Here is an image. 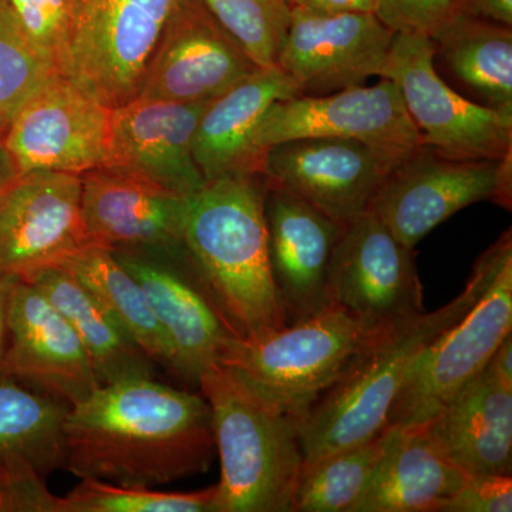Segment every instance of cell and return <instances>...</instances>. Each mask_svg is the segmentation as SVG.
<instances>
[{"label":"cell","instance_id":"obj_1","mask_svg":"<svg viewBox=\"0 0 512 512\" xmlns=\"http://www.w3.org/2000/svg\"><path fill=\"white\" fill-rule=\"evenodd\" d=\"M217 448L202 393L154 376L100 384L64 420V463L73 476L156 488L210 470Z\"/></svg>","mask_w":512,"mask_h":512},{"label":"cell","instance_id":"obj_2","mask_svg":"<svg viewBox=\"0 0 512 512\" xmlns=\"http://www.w3.org/2000/svg\"><path fill=\"white\" fill-rule=\"evenodd\" d=\"M512 252L511 229L474 264L466 288L437 311L379 330L357 352L299 426L303 464L375 439L389 429L393 404L417 357L480 298Z\"/></svg>","mask_w":512,"mask_h":512},{"label":"cell","instance_id":"obj_3","mask_svg":"<svg viewBox=\"0 0 512 512\" xmlns=\"http://www.w3.org/2000/svg\"><path fill=\"white\" fill-rule=\"evenodd\" d=\"M266 187L256 173L207 181L185 202L184 241L195 272L239 339L286 325L269 265Z\"/></svg>","mask_w":512,"mask_h":512},{"label":"cell","instance_id":"obj_4","mask_svg":"<svg viewBox=\"0 0 512 512\" xmlns=\"http://www.w3.org/2000/svg\"><path fill=\"white\" fill-rule=\"evenodd\" d=\"M198 389L221 461L217 512H291L303 467L298 421L221 363L202 373Z\"/></svg>","mask_w":512,"mask_h":512},{"label":"cell","instance_id":"obj_5","mask_svg":"<svg viewBox=\"0 0 512 512\" xmlns=\"http://www.w3.org/2000/svg\"><path fill=\"white\" fill-rule=\"evenodd\" d=\"M377 332L340 306L330 305L262 338H232L218 363L247 377L301 426Z\"/></svg>","mask_w":512,"mask_h":512},{"label":"cell","instance_id":"obj_6","mask_svg":"<svg viewBox=\"0 0 512 512\" xmlns=\"http://www.w3.org/2000/svg\"><path fill=\"white\" fill-rule=\"evenodd\" d=\"M382 77L399 87L421 146L451 160H503L512 153V111L480 106L448 86L434 69L429 36L394 33Z\"/></svg>","mask_w":512,"mask_h":512},{"label":"cell","instance_id":"obj_7","mask_svg":"<svg viewBox=\"0 0 512 512\" xmlns=\"http://www.w3.org/2000/svg\"><path fill=\"white\" fill-rule=\"evenodd\" d=\"M178 0H74L66 79L110 109L137 99Z\"/></svg>","mask_w":512,"mask_h":512},{"label":"cell","instance_id":"obj_8","mask_svg":"<svg viewBox=\"0 0 512 512\" xmlns=\"http://www.w3.org/2000/svg\"><path fill=\"white\" fill-rule=\"evenodd\" d=\"M512 153L503 160H451L421 146L394 167L370 211L409 248L458 211L491 200L511 210Z\"/></svg>","mask_w":512,"mask_h":512},{"label":"cell","instance_id":"obj_9","mask_svg":"<svg viewBox=\"0 0 512 512\" xmlns=\"http://www.w3.org/2000/svg\"><path fill=\"white\" fill-rule=\"evenodd\" d=\"M512 330V252L476 303L424 350L390 413V426L433 420L487 366Z\"/></svg>","mask_w":512,"mask_h":512},{"label":"cell","instance_id":"obj_10","mask_svg":"<svg viewBox=\"0 0 512 512\" xmlns=\"http://www.w3.org/2000/svg\"><path fill=\"white\" fill-rule=\"evenodd\" d=\"M309 137L360 141L397 163L421 147L399 87L384 77L375 86L275 101L256 128L254 148L262 158L268 147Z\"/></svg>","mask_w":512,"mask_h":512},{"label":"cell","instance_id":"obj_11","mask_svg":"<svg viewBox=\"0 0 512 512\" xmlns=\"http://www.w3.org/2000/svg\"><path fill=\"white\" fill-rule=\"evenodd\" d=\"M329 285L333 305L375 330L424 312L414 248L402 244L370 210L343 228Z\"/></svg>","mask_w":512,"mask_h":512},{"label":"cell","instance_id":"obj_12","mask_svg":"<svg viewBox=\"0 0 512 512\" xmlns=\"http://www.w3.org/2000/svg\"><path fill=\"white\" fill-rule=\"evenodd\" d=\"M399 164L360 141L296 138L266 148L259 175L266 188L295 195L346 227L370 210Z\"/></svg>","mask_w":512,"mask_h":512},{"label":"cell","instance_id":"obj_13","mask_svg":"<svg viewBox=\"0 0 512 512\" xmlns=\"http://www.w3.org/2000/svg\"><path fill=\"white\" fill-rule=\"evenodd\" d=\"M111 110L66 77L56 76L20 107L2 143L20 175H82L106 167Z\"/></svg>","mask_w":512,"mask_h":512},{"label":"cell","instance_id":"obj_14","mask_svg":"<svg viewBox=\"0 0 512 512\" xmlns=\"http://www.w3.org/2000/svg\"><path fill=\"white\" fill-rule=\"evenodd\" d=\"M92 245L83 217L82 175H19L0 205V274L26 279L62 266Z\"/></svg>","mask_w":512,"mask_h":512},{"label":"cell","instance_id":"obj_15","mask_svg":"<svg viewBox=\"0 0 512 512\" xmlns=\"http://www.w3.org/2000/svg\"><path fill=\"white\" fill-rule=\"evenodd\" d=\"M393 37L375 13L323 15L291 6L276 66L299 96H325L382 77Z\"/></svg>","mask_w":512,"mask_h":512},{"label":"cell","instance_id":"obj_16","mask_svg":"<svg viewBox=\"0 0 512 512\" xmlns=\"http://www.w3.org/2000/svg\"><path fill=\"white\" fill-rule=\"evenodd\" d=\"M259 69L200 0H178L137 99L207 103Z\"/></svg>","mask_w":512,"mask_h":512},{"label":"cell","instance_id":"obj_17","mask_svg":"<svg viewBox=\"0 0 512 512\" xmlns=\"http://www.w3.org/2000/svg\"><path fill=\"white\" fill-rule=\"evenodd\" d=\"M187 198L114 168L82 174L87 231L94 245L110 251L192 264L184 241Z\"/></svg>","mask_w":512,"mask_h":512},{"label":"cell","instance_id":"obj_18","mask_svg":"<svg viewBox=\"0 0 512 512\" xmlns=\"http://www.w3.org/2000/svg\"><path fill=\"white\" fill-rule=\"evenodd\" d=\"M0 375L70 407L100 386L72 326L35 285L22 279L10 298L9 343Z\"/></svg>","mask_w":512,"mask_h":512},{"label":"cell","instance_id":"obj_19","mask_svg":"<svg viewBox=\"0 0 512 512\" xmlns=\"http://www.w3.org/2000/svg\"><path fill=\"white\" fill-rule=\"evenodd\" d=\"M146 293L173 355L171 372L197 386L202 373L220 362L229 340L237 338L205 291L194 264L113 251Z\"/></svg>","mask_w":512,"mask_h":512},{"label":"cell","instance_id":"obj_20","mask_svg":"<svg viewBox=\"0 0 512 512\" xmlns=\"http://www.w3.org/2000/svg\"><path fill=\"white\" fill-rule=\"evenodd\" d=\"M207 103L134 99L111 110L106 167L187 198L207 181L195 163V128Z\"/></svg>","mask_w":512,"mask_h":512},{"label":"cell","instance_id":"obj_21","mask_svg":"<svg viewBox=\"0 0 512 512\" xmlns=\"http://www.w3.org/2000/svg\"><path fill=\"white\" fill-rule=\"evenodd\" d=\"M265 218L269 265L286 325L325 311L333 305L330 264L345 225L272 188H266Z\"/></svg>","mask_w":512,"mask_h":512},{"label":"cell","instance_id":"obj_22","mask_svg":"<svg viewBox=\"0 0 512 512\" xmlns=\"http://www.w3.org/2000/svg\"><path fill=\"white\" fill-rule=\"evenodd\" d=\"M467 476L429 424L390 426L382 456L352 512H441Z\"/></svg>","mask_w":512,"mask_h":512},{"label":"cell","instance_id":"obj_23","mask_svg":"<svg viewBox=\"0 0 512 512\" xmlns=\"http://www.w3.org/2000/svg\"><path fill=\"white\" fill-rule=\"evenodd\" d=\"M299 96L298 87L279 66L259 67L217 99L208 101L195 128V163L205 181L225 175L259 174L261 158L254 136L266 110Z\"/></svg>","mask_w":512,"mask_h":512},{"label":"cell","instance_id":"obj_24","mask_svg":"<svg viewBox=\"0 0 512 512\" xmlns=\"http://www.w3.org/2000/svg\"><path fill=\"white\" fill-rule=\"evenodd\" d=\"M427 424L450 460L467 474H511L512 389L487 367Z\"/></svg>","mask_w":512,"mask_h":512},{"label":"cell","instance_id":"obj_25","mask_svg":"<svg viewBox=\"0 0 512 512\" xmlns=\"http://www.w3.org/2000/svg\"><path fill=\"white\" fill-rule=\"evenodd\" d=\"M433 64L457 93L488 109L512 111V30L461 12L430 36Z\"/></svg>","mask_w":512,"mask_h":512},{"label":"cell","instance_id":"obj_26","mask_svg":"<svg viewBox=\"0 0 512 512\" xmlns=\"http://www.w3.org/2000/svg\"><path fill=\"white\" fill-rule=\"evenodd\" d=\"M22 281L35 285L72 326L100 384L154 376L156 363L72 272L63 266H52Z\"/></svg>","mask_w":512,"mask_h":512},{"label":"cell","instance_id":"obj_27","mask_svg":"<svg viewBox=\"0 0 512 512\" xmlns=\"http://www.w3.org/2000/svg\"><path fill=\"white\" fill-rule=\"evenodd\" d=\"M70 406L0 375V463L23 460L43 477L64 463V420Z\"/></svg>","mask_w":512,"mask_h":512},{"label":"cell","instance_id":"obj_28","mask_svg":"<svg viewBox=\"0 0 512 512\" xmlns=\"http://www.w3.org/2000/svg\"><path fill=\"white\" fill-rule=\"evenodd\" d=\"M72 272L156 365L173 370V355L146 293L110 249L92 247L62 265Z\"/></svg>","mask_w":512,"mask_h":512},{"label":"cell","instance_id":"obj_29","mask_svg":"<svg viewBox=\"0 0 512 512\" xmlns=\"http://www.w3.org/2000/svg\"><path fill=\"white\" fill-rule=\"evenodd\" d=\"M384 431L375 439L303 464L291 512H352L382 456Z\"/></svg>","mask_w":512,"mask_h":512},{"label":"cell","instance_id":"obj_30","mask_svg":"<svg viewBox=\"0 0 512 512\" xmlns=\"http://www.w3.org/2000/svg\"><path fill=\"white\" fill-rule=\"evenodd\" d=\"M217 484L197 491H158L84 478L66 497L63 512H217Z\"/></svg>","mask_w":512,"mask_h":512},{"label":"cell","instance_id":"obj_31","mask_svg":"<svg viewBox=\"0 0 512 512\" xmlns=\"http://www.w3.org/2000/svg\"><path fill=\"white\" fill-rule=\"evenodd\" d=\"M212 18L242 46L258 67L276 66L291 5L284 0H200Z\"/></svg>","mask_w":512,"mask_h":512},{"label":"cell","instance_id":"obj_32","mask_svg":"<svg viewBox=\"0 0 512 512\" xmlns=\"http://www.w3.org/2000/svg\"><path fill=\"white\" fill-rule=\"evenodd\" d=\"M19 28L6 0H0V113L9 121L20 107L56 77Z\"/></svg>","mask_w":512,"mask_h":512},{"label":"cell","instance_id":"obj_33","mask_svg":"<svg viewBox=\"0 0 512 512\" xmlns=\"http://www.w3.org/2000/svg\"><path fill=\"white\" fill-rule=\"evenodd\" d=\"M39 59L66 77L72 49L74 0H6Z\"/></svg>","mask_w":512,"mask_h":512},{"label":"cell","instance_id":"obj_34","mask_svg":"<svg viewBox=\"0 0 512 512\" xmlns=\"http://www.w3.org/2000/svg\"><path fill=\"white\" fill-rule=\"evenodd\" d=\"M466 0H376L375 15L393 33L431 36L464 10Z\"/></svg>","mask_w":512,"mask_h":512},{"label":"cell","instance_id":"obj_35","mask_svg":"<svg viewBox=\"0 0 512 512\" xmlns=\"http://www.w3.org/2000/svg\"><path fill=\"white\" fill-rule=\"evenodd\" d=\"M511 474H468L441 512H511Z\"/></svg>","mask_w":512,"mask_h":512},{"label":"cell","instance_id":"obj_36","mask_svg":"<svg viewBox=\"0 0 512 512\" xmlns=\"http://www.w3.org/2000/svg\"><path fill=\"white\" fill-rule=\"evenodd\" d=\"M291 6H298L309 12L323 13V15L375 13L376 0H292Z\"/></svg>","mask_w":512,"mask_h":512},{"label":"cell","instance_id":"obj_37","mask_svg":"<svg viewBox=\"0 0 512 512\" xmlns=\"http://www.w3.org/2000/svg\"><path fill=\"white\" fill-rule=\"evenodd\" d=\"M463 12L476 18L512 26V0H466Z\"/></svg>","mask_w":512,"mask_h":512},{"label":"cell","instance_id":"obj_38","mask_svg":"<svg viewBox=\"0 0 512 512\" xmlns=\"http://www.w3.org/2000/svg\"><path fill=\"white\" fill-rule=\"evenodd\" d=\"M19 278L0 274V370L9 343V309L13 286Z\"/></svg>","mask_w":512,"mask_h":512},{"label":"cell","instance_id":"obj_39","mask_svg":"<svg viewBox=\"0 0 512 512\" xmlns=\"http://www.w3.org/2000/svg\"><path fill=\"white\" fill-rule=\"evenodd\" d=\"M485 367L498 382L512 389V335L500 343Z\"/></svg>","mask_w":512,"mask_h":512},{"label":"cell","instance_id":"obj_40","mask_svg":"<svg viewBox=\"0 0 512 512\" xmlns=\"http://www.w3.org/2000/svg\"><path fill=\"white\" fill-rule=\"evenodd\" d=\"M19 171L13 163L12 157L0 141V205L15 181L19 178Z\"/></svg>","mask_w":512,"mask_h":512},{"label":"cell","instance_id":"obj_41","mask_svg":"<svg viewBox=\"0 0 512 512\" xmlns=\"http://www.w3.org/2000/svg\"><path fill=\"white\" fill-rule=\"evenodd\" d=\"M10 121L0 113V141L3 140L6 136V131H8Z\"/></svg>","mask_w":512,"mask_h":512},{"label":"cell","instance_id":"obj_42","mask_svg":"<svg viewBox=\"0 0 512 512\" xmlns=\"http://www.w3.org/2000/svg\"><path fill=\"white\" fill-rule=\"evenodd\" d=\"M284 2L289 3V5H291L292 0H284Z\"/></svg>","mask_w":512,"mask_h":512}]
</instances>
